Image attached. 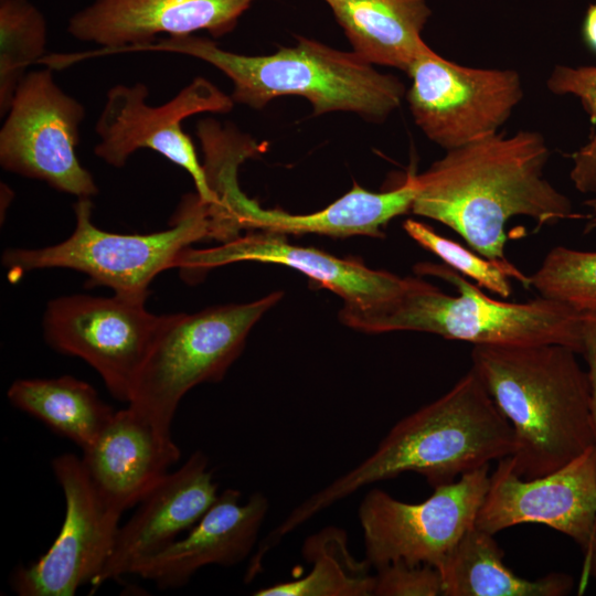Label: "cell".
I'll list each match as a JSON object with an SVG mask.
<instances>
[{
    "mask_svg": "<svg viewBox=\"0 0 596 596\" xmlns=\"http://www.w3.org/2000/svg\"><path fill=\"white\" fill-rule=\"evenodd\" d=\"M255 0H93L68 20L76 40L102 49L94 54L121 53L155 41L207 31H232Z\"/></svg>",
    "mask_w": 596,
    "mask_h": 596,
    "instance_id": "obj_16",
    "label": "cell"
},
{
    "mask_svg": "<svg viewBox=\"0 0 596 596\" xmlns=\"http://www.w3.org/2000/svg\"><path fill=\"white\" fill-rule=\"evenodd\" d=\"M530 281L540 296L566 305L596 324V251L555 246Z\"/></svg>",
    "mask_w": 596,
    "mask_h": 596,
    "instance_id": "obj_26",
    "label": "cell"
},
{
    "mask_svg": "<svg viewBox=\"0 0 596 596\" xmlns=\"http://www.w3.org/2000/svg\"><path fill=\"white\" fill-rule=\"evenodd\" d=\"M219 497L207 456L195 450L170 471L119 526L111 554L92 587L132 575L146 560L193 528Z\"/></svg>",
    "mask_w": 596,
    "mask_h": 596,
    "instance_id": "obj_17",
    "label": "cell"
},
{
    "mask_svg": "<svg viewBox=\"0 0 596 596\" xmlns=\"http://www.w3.org/2000/svg\"><path fill=\"white\" fill-rule=\"evenodd\" d=\"M584 205L590 210V215H588V222L585 226V232H592L596 230V195L587 199L584 202Z\"/></svg>",
    "mask_w": 596,
    "mask_h": 596,
    "instance_id": "obj_32",
    "label": "cell"
},
{
    "mask_svg": "<svg viewBox=\"0 0 596 596\" xmlns=\"http://www.w3.org/2000/svg\"><path fill=\"white\" fill-rule=\"evenodd\" d=\"M353 52L372 65L407 72L427 46L422 31L430 15L425 0H324Z\"/></svg>",
    "mask_w": 596,
    "mask_h": 596,
    "instance_id": "obj_21",
    "label": "cell"
},
{
    "mask_svg": "<svg viewBox=\"0 0 596 596\" xmlns=\"http://www.w3.org/2000/svg\"><path fill=\"white\" fill-rule=\"evenodd\" d=\"M585 565L587 572H589L596 578V539L588 554L585 556Z\"/></svg>",
    "mask_w": 596,
    "mask_h": 596,
    "instance_id": "obj_33",
    "label": "cell"
},
{
    "mask_svg": "<svg viewBox=\"0 0 596 596\" xmlns=\"http://www.w3.org/2000/svg\"><path fill=\"white\" fill-rule=\"evenodd\" d=\"M582 34L586 45L596 52V2L592 3L586 11Z\"/></svg>",
    "mask_w": 596,
    "mask_h": 596,
    "instance_id": "obj_30",
    "label": "cell"
},
{
    "mask_svg": "<svg viewBox=\"0 0 596 596\" xmlns=\"http://www.w3.org/2000/svg\"><path fill=\"white\" fill-rule=\"evenodd\" d=\"M524 523L558 531L588 554L596 539V445L531 479L515 472L511 456L498 460L475 525L496 534Z\"/></svg>",
    "mask_w": 596,
    "mask_h": 596,
    "instance_id": "obj_14",
    "label": "cell"
},
{
    "mask_svg": "<svg viewBox=\"0 0 596 596\" xmlns=\"http://www.w3.org/2000/svg\"><path fill=\"white\" fill-rule=\"evenodd\" d=\"M268 508L263 493H252L242 502L241 492L228 488L185 536L142 562L132 575L159 589H171L187 585L204 566L236 565L253 551Z\"/></svg>",
    "mask_w": 596,
    "mask_h": 596,
    "instance_id": "obj_19",
    "label": "cell"
},
{
    "mask_svg": "<svg viewBox=\"0 0 596 596\" xmlns=\"http://www.w3.org/2000/svg\"><path fill=\"white\" fill-rule=\"evenodd\" d=\"M489 476L488 465L434 488L426 500L417 503L397 500L379 488L371 489L358 510L364 558L374 568L393 562L437 568L475 526Z\"/></svg>",
    "mask_w": 596,
    "mask_h": 596,
    "instance_id": "obj_8",
    "label": "cell"
},
{
    "mask_svg": "<svg viewBox=\"0 0 596 596\" xmlns=\"http://www.w3.org/2000/svg\"><path fill=\"white\" fill-rule=\"evenodd\" d=\"M52 70L29 71L18 86L0 129V164L77 199L92 198L98 187L76 153L85 108L56 84Z\"/></svg>",
    "mask_w": 596,
    "mask_h": 596,
    "instance_id": "obj_9",
    "label": "cell"
},
{
    "mask_svg": "<svg viewBox=\"0 0 596 596\" xmlns=\"http://www.w3.org/2000/svg\"><path fill=\"white\" fill-rule=\"evenodd\" d=\"M302 557L311 564L301 577L257 589L255 596H370L375 575L369 562L354 557L343 529L327 526L309 535Z\"/></svg>",
    "mask_w": 596,
    "mask_h": 596,
    "instance_id": "obj_24",
    "label": "cell"
},
{
    "mask_svg": "<svg viewBox=\"0 0 596 596\" xmlns=\"http://www.w3.org/2000/svg\"><path fill=\"white\" fill-rule=\"evenodd\" d=\"M550 157L538 131H499L447 150L423 173L411 212L437 221L459 234L478 254L507 260L505 224L528 216L539 227L584 215L545 178Z\"/></svg>",
    "mask_w": 596,
    "mask_h": 596,
    "instance_id": "obj_1",
    "label": "cell"
},
{
    "mask_svg": "<svg viewBox=\"0 0 596 596\" xmlns=\"http://www.w3.org/2000/svg\"><path fill=\"white\" fill-rule=\"evenodd\" d=\"M376 571L373 595L444 596L441 575L435 566L393 562Z\"/></svg>",
    "mask_w": 596,
    "mask_h": 596,
    "instance_id": "obj_29",
    "label": "cell"
},
{
    "mask_svg": "<svg viewBox=\"0 0 596 596\" xmlns=\"http://www.w3.org/2000/svg\"><path fill=\"white\" fill-rule=\"evenodd\" d=\"M513 429L470 369L444 395L397 422L376 449L353 469L297 505L265 541L285 535L356 490L403 472L434 488L513 454Z\"/></svg>",
    "mask_w": 596,
    "mask_h": 596,
    "instance_id": "obj_2",
    "label": "cell"
},
{
    "mask_svg": "<svg viewBox=\"0 0 596 596\" xmlns=\"http://www.w3.org/2000/svg\"><path fill=\"white\" fill-rule=\"evenodd\" d=\"M9 402L58 436L89 447L115 412L87 382L71 375L18 379L7 391Z\"/></svg>",
    "mask_w": 596,
    "mask_h": 596,
    "instance_id": "obj_23",
    "label": "cell"
},
{
    "mask_svg": "<svg viewBox=\"0 0 596 596\" xmlns=\"http://www.w3.org/2000/svg\"><path fill=\"white\" fill-rule=\"evenodd\" d=\"M163 316L116 294L63 296L47 304L44 338L55 351L89 364L113 397L128 403Z\"/></svg>",
    "mask_w": 596,
    "mask_h": 596,
    "instance_id": "obj_12",
    "label": "cell"
},
{
    "mask_svg": "<svg viewBox=\"0 0 596 596\" xmlns=\"http://www.w3.org/2000/svg\"><path fill=\"white\" fill-rule=\"evenodd\" d=\"M180 456L172 435L161 434L127 406L115 412L81 458L99 494L124 513L158 486Z\"/></svg>",
    "mask_w": 596,
    "mask_h": 596,
    "instance_id": "obj_20",
    "label": "cell"
},
{
    "mask_svg": "<svg viewBox=\"0 0 596 596\" xmlns=\"http://www.w3.org/2000/svg\"><path fill=\"white\" fill-rule=\"evenodd\" d=\"M286 235L254 231L210 248H185L175 268L185 280H195L213 268L242 262L290 267L340 296L345 305L365 307L392 299L411 277L372 269L358 260L339 258L315 247L289 243Z\"/></svg>",
    "mask_w": 596,
    "mask_h": 596,
    "instance_id": "obj_15",
    "label": "cell"
},
{
    "mask_svg": "<svg viewBox=\"0 0 596 596\" xmlns=\"http://www.w3.org/2000/svg\"><path fill=\"white\" fill-rule=\"evenodd\" d=\"M149 93L140 82L117 84L107 92L95 126L99 138L94 148L96 157L121 168L137 150H153L191 175L204 202L215 203L217 199L182 123L196 114L230 111L234 106L232 97L204 77H195L162 105L151 106Z\"/></svg>",
    "mask_w": 596,
    "mask_h": 596,
    "instance_id": "obj_10",
    "label": "cell"
},
{
    "mask_svg": "<svg viewBox=\"0 0 596 596\" xmlns=\"http://www.w3.org/2000/svg\"><path fill=\"white\" fill-rule=\"evenodd\" d=\"M168 52L202 60L233 84L232 99L259 109L276 97H305L316 115L351 111L372 120L385 119L403 99L405 87L391 74L376 71L352 52L300 39L295 46L269 55H243L193 34L164 36L129 52Z\"/></svg>",
    "mask_w": 596,
    "mask_h": 596,
    "instance_id": "obj_5",
    "label": "cell"
},
{
    "mask_svg": "<svg viewBox=\"0 0 596 596\" xmlns=\"http://www.w3.org/2000/svg\"><path fill=\"white\" fill-rule=\"evenodd\" d=\"M415 270L451 284L457 295L412 278L397 296L375 305L343 304L340 321L366 333L419 331L490 345L562 344L587 353L596 324L566 305L540 296L525 302L497 300L447 265L419 263Z\"/></svg>",
    "mask_w": 596,
    "mask_h": 596,
    "instance_id": "obj_4",
    "label": "cell"
},
{
    "mask_svg": "<svg viewBox=\"0 0 596 596\" xmlns=\"http://www.w3.org/2000/svg\"><path fill=\"white\" fill-rule=\"evenodd\" d=\"M585 356L588 362V371H589L592 383H593L594 412H595V421H596V342L595 341L589 343L588 350Z\"/></svg>",
    "mask_w": 596,
    "mask_h": 596,
    "instance_id": "obj_31",
    "label": "cell"
},
{
    "mask_svg": "<svg viewBox=\"0 0 596 596\" xmlns=\"http://www.w3.org/2000/svg\"><path fill=\"white\" fill-rule=\"evenodd\" d=\"M406 73L415 124L446 151L498 132L524 93L514 70L460 65L428 45Z\"/></svg>",
    "mask_w": 596,
    "mask_h": 596,
    "instance_id": "obj_11",
    "label": "cell"
},
{
    "mask_svg": "<svg viewBox=\"0 0 596 596\" xmlns=\"http://www.w3.org/2000/svg\"><path fill=\"white\" fill-rule=\"evenodd\" d=\"M47 25L29 0H0V114L10 108L28 68L44 57Z\"/></svg>",
    "mask_w": 596,
    "mask_h": 596,
    "instance_id": "obj_25",
    "label": "cell"
},
{
    "mask_svg": "<svg viewBox=\"0 0 596 596\" xmlns=\"http://www.w3.org/2000/svg\"><path fill=\"white\" fill-rule=\"evenodd\" d=\"M471 362L513 429L520 477L547 475L596 445L592 377L573 349L476 344Z\"/></svg>",
    "mask_w": 596,
    "mask_h": 596,
    "instance_id": "obj_3",
    "label": "cell"
},
{
    "mask_svg": "<svg viewBox=\"0 0 596 596\" xmlns=\"http://www.w3.org/2000/svg\"><path fill=\"white\" fill-rule=\"evenodd\" d=\"M51 465L65 500L64 520L49 550L11 574L10 587L19 596H73L92 585L111 554L120 526L123 513L99 494L81 457L62 454Z\"/></svg>",
    "mask_w": 596,
    "mask_h": 596,
    "instance_id": "obj_13",
    "label": "cell"
},
{
    "mask_svg": "<svg viewBox=\"0 0 596 596\" xmlns=\"http://www.w3.org/2000/svg\"><path fill=\"white\" fill-rule=\"evenodd\" d=\"M281 297V291H274L246 304L164 315L135 380L128 407L161 434L172 435L183 396L199 384L225 376L252 328Z\"/></svg>",
    "mask_w": 596,
    "mask_h": 596,
    "instance_id": "obj_7",
    "label": "cell"
},
{
    "mask_svg": "<svg viewBox=\"0 0 596 596\" xmlns=\"http://www.w3.org/2000/svg\"><path fill=\"white\" fill-rule=\"evenodd\" d=\"M415 191L414 173H408L398 188L385 192H372L354 184L328 206L307 214L262 207L257 201L242 192L237 179L226 182L219 195L230 227L236 236L243 230H253L283 235L383 237V227L392 219L411 212Z\"/></svg>",
    "mask_w": 596,
    "mask_h": 596,
    "instance_id": "obj_18",
    "label": "cell"
},
{
    "mask_svg": "<svg viewBox=\"0 0 596 596\" xmlns=\"http://www.w3.org/2000/svg\"><path fill=\"white\" fill-rule=\"evenodd\" d=\"M494 534L471 528L437 567L444 596H563L573 587L564 573L526 579L511 571Z\"/></svg>",
    "mask_w": 596,
    "mask_h": 596,
    "instance_id": "obj_22",
    "label": "cell"
},
{
    "mask_svg": "<svg viewBox=\"0 0 596 596\" xmlns=\"http://www.w3.org/2000/svg\"><path fill=\"white\" fill-rule=\"evenodd\" d=\"M75 228L63 242L40 248H9L2 264L11 278L45 268H67L88 276L92 286L146 301L149 285L160 273L175 268L181 253L210 238V203L198 194L183 198L170 226L150 234H118L98 228L91 198L73 206Z\"/></svg>",
    "mask_w": 596,
    "mask_h": 596,
    "instance_id": "obj_6",
    "label": "cell"
},
{
    "mask_svg": "<svg viewBox=\"0 0 596 596\" xmlns=\"http://www.w3.org/2000/svg\"><path fill=\"white\" fill-rule=\"evenodd\" d=\"M555 95L579 99L594 129L588 141L572 155L570 178L581 193L596 195V66L555 65L546 81Z\"/></svg>",
    "mask_w": 596,
    "mask_h": 596,
    "instance_id": "obj_28",
    "label": "cell"
},
{
    "mask_svg": "<svg viewBox=\"0 0 596 596\" xmlns=\"http://www.w3.org/2000/svg\"><path fill=\"white\" fill-rule=\"evenodd\" d=\"M403 228L417 244L439 257L445 265L466 278L475 280L480 288L508 298L512 294L509 277L531 288L530 276L524 275L507 260H492L459 243L436 233L430 226L415 220H406Z\"/></svg>",
    "mask_w": 596,
    "mask_h": 596,
    "instance_id": "obj_27",
    "label": "cell"
}]
</instances>
